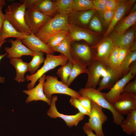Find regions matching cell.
<instances>
[{
  "instance_id": "cell-1",
  "label": "cell",
  "mask_w": 136,
  "mask_h": 136,
  "mask_svg": "<svg viewBox=\"0 0 136 136\" xmlns=\"http://www.w3.org/2000/svg\"><path fill=\"white\" fill-rule=\"evenodd\" d=\"M67 14L58 13L39 29L35 35L47 44L52 37L61 32L68 31L69 23Z\"/></svg>"
},
{
  "instance_id": "cell-2",
  "label": "cell",
  "mask_w": 136,
  "mask_h": 136,
  "mask_svg": "<svg viewBox=\"0 0 136 136\" xmlns=\"http://www.w3.org/2000/svg\"><path fill=\"white\" fill-rule=\"evenodd\" d=\"M26 10L23 3L13 2L7 6L5 10V18L18 31L28 35L31 32L25 21Z\"/></svg>"
},
{
  "instance_id": "cell-3",
  "label": "cell",
  "mask_w": 136,
  "mask_h": 136,
  "mask_svg": "<svg viewBox=\"0 0 136 136\" xmlns=\"http://www.w3.org/2000/svg\"><path fill=\"white\" fill-rule=\"evenodd\" d=\"M82 96L87 97L101 107L109 110L112 113L114 122L117 125H120L124 119L115 109L112 104L110 103L105 98L103 93L96 88H84L80 89L79 92Z\"/></svg>"
},
{
  "instance_id": "cell-4",
  "label": "cell",
  "mask_w": 136,
  "mask_h": 136,
  "mask_svg": "<svg viewBox=\"0 0 136 136\" xmlns=\"http://www.w3.org/2000/svg\"><path fill=\"white\" fill-rule=\"evenodd\" d=\"M43 84V91L47 98L50 100L52 95L55 94L67 95L78 99L83 97L79 92L69 87L66 84L59 81L57 77L47 76Z\"/></svg>"
},
{
  "instance_id": "cell-5",
  "label": "cell",
  "mask_w": 136,
  "mask_h": 136,
  "mask_svg": "<svg viewBox=\"0 0 136 136\" xmlns=\"http://www.w3.org/2000/svg\"><path fill=\"white\" fill-rule=\"evenodd\" d=\"M68 61L66 57L62 54L55 55L52 54H47L42 66L34 74L26 76V79L30 82L27 85L28 89L34 88L37 80L46 73L58 66L65 64Z\"/></svg>"
},
{
  "instance_id": "cell-6",
  "label": "cell",
  "mask_w": 136,
  "mask_h": 136,
  "mask_svg": "<svg viewBox=\"0 0 136 136\" xmlns=\"http://www.w3.org/2000/svg\"><path fill=\"white\" fill-rule=\"evenodd\" d=\"M93 49L87 44L72 42L71 51L75 62L82 67L87 68L94 59V53Z\"/></svg>"
},
{
  "instance_id": "cell-7",
  "label": "cell",
  "mask_w": 136,
  "mask_h": 136,
  "mask_svg": "<svg viewBox=\"0 0 136 136\" xmlns=\"http://www.w3.org/2000/svg\"><path fill=\"white\" fill-rule=\"evenodd\" d=\"M136 75V61L131 65L129 72L118 81L108 92L103 93L105 98L110 104H112L120 97L123 92L126 85L134 78Z\"/></svg>"
},
{
  "instance_id": "cell-8",
  "label": "cell",
  "mask_w": 136,
  "mask_h": 136,
  "mask_svg": "<svg viewBox=\"0 0 136 136\" xmlns=\"http://www.w3.org/2000/svg\"><path fill=\"white\" fill-rule=\"evenodd\" d=\"M107 64L96 60L92 61L87 67L88 79L85 88H95L100 81V78L107 72Z\"/></svg>"
},
{
  "instance_id": "cell-9",
  "label": "cell",
  "mask_w": 136,
  "mask_h": 136,
  "mask_svg": "<svg viewBox=\"0 0 136 136\" xmlns=\"http://www.w3.org/2000/svg\"><path fill=\"white\" fill-rule=\"evenodd\" d=\"M102 108L91 100V107L89 121L87 123L95 134L99 136H104L103 125L108 119L107 116L104 113Z\"/></svg>"
},
{
  "instance_id": "cell-10",
  "label": "cell",
  "mask_w": 136,
  "mask_h": 136,
  "mask_svg": "<svg viewBox=\"0 0 136 136\" xmlns=\"http://www.w3.org/2000/svg\"><path fill=\"white\" fill-rule=\"evenodd\" d=\"M51 18L32 8L26 9L25 14L26 24L34 34Z\"/></svg>"
},
{
  "instance_id": "cell-11",
  "label": "cell",
  "mask_w": 136,
  "mask_h": 136,
  "mask_svg": "<svg viewBox=\"0 0 136 136\" xmlns=\"http://www.w3.org/2000/svg\"><path fill=\"white\" fill-rule=\"evenodd\" d=\"M57 98V96L52 97L50 107L47 113L48 116L54 119L58 117L61 118L69 127L77 126L80 122L84 119L85 115L80 112L73 115H66L60 113L57 110L56 106V102Z\"/></svg>"
},
{
  "instance_id": "cell-12",
  "label": "cell",
  "mask_w": 136,
  "mask_h": 136,
  "mask_svg": "<svg viewBox=\"0 0 136 136\" xmlns=\"http://www.w3.org/2000/svg\"><path fill=\"white\" fill-rule=\"evenodd\" d=\"M69 36L72 42L83 40L91 47L96 44V37L94 33L82 27L70 24Z\"/></svg>"
},
{
  "instance_id": "cell-13",
  "label": "cell",
  "mask_w": 136,
  "mask_h": 136,
  "mask_svg": "<svg viewBox=\"0 0 136 136\" xmlns=\"http://www.w3.org/2000/svg\"><path fill=\"white\" fill-rule=\"evenodd\" d=\"M19 2L24 4L26 9L29 8H34L52 17L57 12L53 0H20Z\"/></svg>"
},
{
  "instance_id": "cell-14",
  "label": "cell",
  "mask_w": 136,
  "mask_h": 136,
  "mask_svg": "<svg viewBox=\"0 0 136 136\" xmlns=\"http://www.w3.org/2000/svg\"><path fill=\"white\" fill-rule=\"evenodd\" d=\"M112 105L120 114H127L136 109V95L123 92Z\"/></svg>"
},
{
  "instance_id": "cell-15",
  "label": "cell",
  "mask_w": 136,
  "mask_h": 136,
  "mask_svg": "<svg viewBox=\"0 0 136 136\" xmlns=\"http://www.w3.org/2000/svg\"><path fill=\"white\" fill-rule=\"evenodd\" d=\"M135 34V29L132 28L122 33L112 31L109 34V37L112 40L115 46L130 50L135 42H134Z\"/></svg>"
},
{
  "instance_id": "cell-16",
  "label": "cell",
  "mask_w": 136,
  "mask_h": 136,
  "mask_svg": "<svg viewBox=\"0 0 136 136\" xmlns=\"http://www.w3.org/2000/svg\"><path fill=\"white\" fill-rule=\"evenodd\" d=\"M115 46L111 39L107 37L98 44L91 47L95 50L94 59L107 64L108 57Z\"/></svg>"
},
{
  "instance_id": "cell-17",
  "label": "cell",
  "mask_w": 136,
  "mask_h": 136,
  "mask_svg": "<svg viewBox=\"0 0 136 136\" xmlns=\"http://www.w3.org/2000/svg\"><path fill=\"white\" fill-rule=\"evenodd\" d=\"M11 44L10 47H6L4 49L8 54L7 57L10 59L21 58L23 56H33L35 52L31 50L24 45L21 40L16 39L15 40L10 39Z\"/></svg>"
},
{
  "instance_id": "cell-18",
  "label": "cell",
  "mask_w": 136,
  "mask_h": 136,
  "mask_svg": "<svg viewBox=\"0 0 136 136\" xmlns=\"http://www.w3.org/2000/svg\"><path fill=\"white\" fill-rule=\"evenodd\" d=\"M46 76L45 74H44L39 79V83L35 87L30 89L23 90V92L28 95L25 100L26 103L33 101L42 100L50 105L51 100L47 98L43 89V84Z\"/></svg>"
},
{
  "instance_id": "cell-19",
  "label": "cell",
  "mask_w": 136,
  "mask_h": 136,
  "mask_svg": "<svg viewBox=\"0 0 136 136\" xmlns=\"http://www.w3.org/2000/svg\"><path fill=\"white\" fill-rule=\"evenodd\" d=\"M23 44L33 52L40 51L47 54H52L54 52L46 44L32 32L24 39L21 40Z\"/></svg>"
},
{
  "instance_id": "cell-20",
  "label": "cell",
  "mask_w": 136,
  "mask_h": 136,
  "mask_svg": "<svg viewBox=\"0 0 136 136\" xmlns=\"http://www.w3.org/2000/svg\"><path fill=\"white\" fill-rule=\"evenodd\" d=\"M96 10L93 9L80 11H71L67 14L68 21L70 24L82 27L88 25Z\"/></svg>"
},
{
  "instance_id": "cell-21",
  "label": "cell",
  "mask_w": 136,
  "mask_h": 136,
  "mask_svg": "<svg viewBox=\"0 0 136 136\" xmlns=\"http://www.w3.org/2000/svg\"><path fill=\"white\" fill-rule=\"evenodd\" d=\"M124 76L119 68L115 69L108 66L107 73L100 80L97 89L101 91L105 89H111Z\"/></svg>"
},
{
  "instance_id": "cell-22",
  "label": "cell",
  "mask_w": 136,
  "mask_h": 136,
  "mask_svg": "<svg viewBox=\"0 0 136 136\" xmlns=\"http://www.w3.org/2000/svg\"><path fill=\"white\" fill-rule=\"evenodd\" d=\"M130 5L128 1L120 0L113 19L105 33V37H107L112 31L117 23L126 13Z\"/></svg>"
},
{
  "instance_id": "cell-23",
  "label": "cell",
  "mask_w": 136,
  "mask_h": 136,
  "mask_svg": "<svg viewBox=\"0 0 136 136\" xmlns=\"http://www.w3.org/2000/svg\"><path fill=\"white\" fill-rule=\"evenodd\" d=\"M27 35L18 31L10 22L5 18L0 32V39L1 42L9 38H14L22 40Z\"/></svg>"
},
{
  "instance_id": "cell-24",
  "label": "cell",
  "mask_w": 136,
  "mask_h": 136,
  "mask_svg": "<svg viewBox=\"0 0 136 136\" xmlns=\"http://www.w3.org/2000/svg\"><path fill=\"white\" fill-rule=\"evenodd\" d=\"M10 62L16 70V75L14 80L19 83L24 82L26 80L25 74L28 71V63L24 61L21 58H11Z\"/></svg>"
},
{
  "instance_id": "cell-25",
  "label": "cell",
  "mask_w": 136,
  "mask_h": 136,
  "mask_svg": "<svg viewBox=\"0 0 136 136\" xmlns=\"http://www.w3.org/2000/svg\"><path fill=\"white\" fill-rule=\"evenodd\" d=\"M123 131L127 134L136 135V109L131 111L127 114L125 119L120 125Z\"/></svg>"
},
{
  "instance_id": "cell-26",
  "label": "cell",
  "mask_w": 136,
  "mask_h": 136,
  "mask_svg": "<svg viewBox=\"0 0 136 136\" xmlns=\"http://www.w3.org/2000/svg\"><path fill=\"white\" fill-rule=\"evenodd\" d=\"M71 41L68 36L60 43L56 47L52 49L54 52H59L67 58L68 61L73 63H75L72 57L71 51Z\"/></svg>"
},
{
  "instance_id": "cell-27",
  "label": "cell",
  "mask_w": 136,
  "mask_h": 136,
  "mask_svg": "<svg viewBox=\"0 0 136 136\" xmlns=\"http://www.w3.org/2000/svg\"><path fill=\"white\" fill-rule=\"evenodd\" d=\"M136 22V11L130 13L114 27V31L120 33L127 31L130 27L134 24Z\"/></svg>"
},
{
  "instance_id": "cell-28",
  "label": "cell",
  "mask_w": 136,
  "mask_h": 136,
  "mask_svg": "<svg viewBox=\"0 0 136 136\" xmlns=\"http://www.w3.org/2000/svg\"><path fill=\"white\" fill-rule=\"evenodd\" d=\"M35 52L34 55L30 61L28 63V72L31 75L35 74L38 70L41 64L43 63L45 59L44 57V52L40 51Z\"/></svg>"
},
{
  "instance_id": "cell-29",
  "label": "cell",
  "mask_w": 136,
  "mask_h": 136,
  "mask_svg": "<svg viewBox=\"0 0 136 136\" xmlns=\"http://www.w3.org/2000/svg\"><path fill=\"white\" fill-rule=\"evenodd\" d=\"M93 9L95 8L92 0H73L70 11H80Z\"/></svg>"
},
{
  "instance_id": "cell-30",
  "label": "cell",
  "mask_w": 136,
  "mask_h": 136,
  "mask_svg": "<svg viewBox=\"0 0 136 136\" xmlns=\"http://www.w3.org/2000/svg\"><path fill=\"white\" fill-rule=\"evenodd\" d=\"M135 61H136V50L130 51L119 68L124 75L128 73L131 65Z\"/></svg>"
},
{
  "instance_id": "cell-31",
  "label": "cell",
  "mask_w": 136,
  "mask_h": 136,
  "mask_svg": "<svg viewBox=\"0 0 136 136\" xmlns=\"http://www.w3.org/2000/svg\"><path fill=\"white\" fill-rule=\"evenodd\" d=\"M73 63L68 61L61 65L56 73L61 79V81L66 84L70 75Z\"/></svg>"
},
{
  "instance_id": "cell-32",
  "label": "cell",
  "mask_w": 136,
  "mask_h": 136,
  "mask_svg": "<svg viewBox=\"0 0 136 136\" xmlns=\"http://www.w3.org/2000/svg\"><path fill=\"white\" fill-rule=\"evenodd\" d=\"M83 73L87 74L88 70L87 68L82 67L76 62L73 63L70 74L66 85L69 87L78 75Z\"/></svg>"
},
{
  "instance_id": "cell-33",
  "label": "cell",
  "mask_w": 136,
  "mask_h": 136,
  "mask_svg": "<svg viewBox=\"0 0 136 136\" xmlns=\"http://www.w3.org/2000/svg\"><path fill=\"white\" fill-rule=\"evenodd\" d=\"M58 13L68 14L71 11L70 8L73 0H53Z\"/></svg>"
},
{
  "instance_id": "cell-34",
  "label": "cell",
  "mask_w": 136,
  "mask_h": 136,
  "mask_svg": "<svg viewBox=\"0 0 136 136\" xmlns=\"http://www.w3.org/2000/svg\"><path fill=\"white\" fill-rule=\"evenodd\" d=\"M68 31L61 32L51 38L47 44L52 49L63 41L68 36Z\"/></svg>"
},
{
  "instance_id": "cell-35",
  "label": "cell",
  "mask_w": 136,
  "mask_h": 136,
  "mask_svg": "<svg viewBox=\"0 0 136 136\" xmlns=\"http://www.w3.org/2000/svg\"><path fill=\"white\" fill-rule=\"evenodd\" d=\"M119 48L115 46L110 54L107 61V64L111 67L118 69V53Z\"/></svg>"
},
{
  "instance_id": "cell-36",
  "label": "cell",
  "mask_w": 136,
  "mask_h": 136,
  "mask_svg": "<svg viewBox=\"0 0 136 136\" xmlns=\"http://www.w3.org/2000/svg\"><path fill=\"white\" fill-rule=\"evenodd\" d=\"M90 28L92 30L97 32H101L103 29L102 25L99 19L95 15L91 20L89 23Z\"/></svg>"
},
{
  "instance_id": "cell-37",
  "label": "cell",
  "mask_w": 136,
  "mask_h": 136,
  "mask_svg": "<svg viewBox=\"0 0 136 136\" xmlns=\"http://www.w3.org/2000/svg\"><path fill=\"white\" fill-rule=\"evenodd\" d=\"M70 101L71 105L77 109L79 112L84 115L89 116L90 113L79 102L78 99L74 97H71Z\"/></svg>"
},
{
  "instance_id": "cell-38",
  "label": "cell",
  "mask_w": 136,
  "mask_h": 136,
  "mask_svg": "<svg viewBox=\"0 0 136 136\" xmlns=\"http://www.w3.org/2000/svg\"><path fill=\"white\" fill-rule=\"evenodd\" d=\"M123 92L136 95V78L128 82L125 86Z\"/></svg>"
},
{
  "instance_id": "cell-39",
  "label": "cell",
  "mask_w": 136,
  "mask_h": 136,
  "mask_svg": "<svg viewBox=\"0 0 136 136\" xmlns=\"http://www.w3.org/2000/svg\"><path fill=\"white\" fill-rule=\"evenodd\" d=\"M115 10H105L102 12L103 18L106 24L109 25L114 15Z\"/></svg>"
},
{
  "instance_id": "cell-40",
  "label": "cell",
  "mask_w": 136,
  "mask_h": 136,
  "mask_svg": "<svg viewBox=\"0 0 136 136\" xmlns=\"http://www.w3.org/2000/svg\"><path fill=\"white\" fill-rule=\"evenodd\" d=\"M107 0H92L95 9L102 12L105 10L106 4Z\"/></svg>"
},
{
  "instance_id": "cell-41",
  "label": "cell",
  "mask_w": 136,
  "mask_h": 136,
  "mask_svg": "<svg viewBox=\"0 0 136 136\" xmlns=\"http://www.w3.org/2000/svg\"><path fill=\"white\" fill-rule=\"evenodd\" d=\"M130 51L129 49L126 48H119L118 57V65L119 68L127 54Z\"/></svg>"
},
{
  "instance_id": "cell-42",
  "label": "cell",
  "mask_w": 136,
  "mask_h": 136,
  "mask_svg": "<svg viewBox=\"0 0 136 136\" xmlns=\"http://www.w3.org/2000/svg\"><path fill=\"white\" fill-rule=\"evenodd\" d=\"M82 105L90 113L91 107V100L89 98L83 96L82 98L78 99Z\"/></svg>"
},
{
  "instance_id": "cell-43",
  "label": "cell",
  "mask_w": 136,
  "mask_h": 136,
  "mask_svg": "<svg viewBox=\"0 0 136 136\" xmlns=\"http://www.w3.org/2000/svg\"><path fill=\"white\" fill-rule=\"evenodd\" d=\"M119 1L120 0H107L105 10H115L118 5Z\"/></svg>"
},
{
  "instance_id": "cell-44",
  "label": "cell",
  "mask_w": 136,
  "mask_h": 136,
  "mask_svg": "<svg viewBox=\"0 0 136 136\" xmlns=\"http://www.w3.org/2000/svg\"><path fill=\"white\" fill-rule=\"evenodd\" d=\"M83 129L87 136H99L93 133V130L89 125L87 122L85 123L84 124L83 127Z\"/></svg>"
},
{
  "instance_id": "cell-45",
  "label": "cell",
  "mask_w": 136,
  "mask_h": 136,
  "mask_svg": "<svg viewBox=\"0 0 136 136\" xmlns=\"http://www.w3.org/2000/svg\"><path fill=\"white\" fill-rule=\"evenodd\" d=\"M3 6H0V32L2 26L3 21L5 19V16L2 11V9ZM0 39V44L1 43Z\"/></svg>"
},
{
  "instance_id": "cell-46",
  "label": "cell",
  "mask_w": 136,
  "mask_h": 136,
  "mask_svg": "<svg viewBox=\"0 0 136 136\" xmlns=\"http://www.w3.org/2000/svg\"><path fill=\"white\" fill-rule=\"evenodd\" d=\"M6 42L5 40L2 41L0 44V48L2 45L5 42ZM8 54L6 52L4 54L1 55L0 54V61L3 58L6 56ZM5 79L4 77H2L0 76V83H3L5 82Z\"/></svg>"
},
{
  "instance_id": "cell-47",
  "label": "cell",
  "mask_w": 136,
  "mask_h": 136,
  "mask_svg": "<svg viewBox=\"0 0 136 136\" xmlns=\"http://www.w3.org/2000/svg\"><path fill=\"white\" fill-rule=\"evenodd\" d=\"M136 3H135L134 4V5L132 8L130 12V13L133 12L135 11H136Z\"/></svg>"
},
{
  "instance_id": "cell-48",
  "label": "cell",
  "mask_w": 136,
  "mask_h": 136,
  "mask_svg": "<svg viewBox=\"0 0 136 136\" xmlns=\"http://www.w3.org/2000/svg\"><path fill=\"white\" fill-rule=\"evenodd\" d=\"M6 5V2L4 0H0V6H4Z\"/></svg>"
},
{
  "instance_id": "cell-49",
  "label": "cell",
  "mask_w": 136,
  "mask_h": 136,
  "mask_svg": "<svg viewBox=\"0 0 136 136\" xmlns=\"http://www.w3.org/2000/svg\"><path fill=\"white\" fill-rule=\"evenodd\" d=\"M74 136V135H72V136Z\"/></svg>"
}]
</instances>
